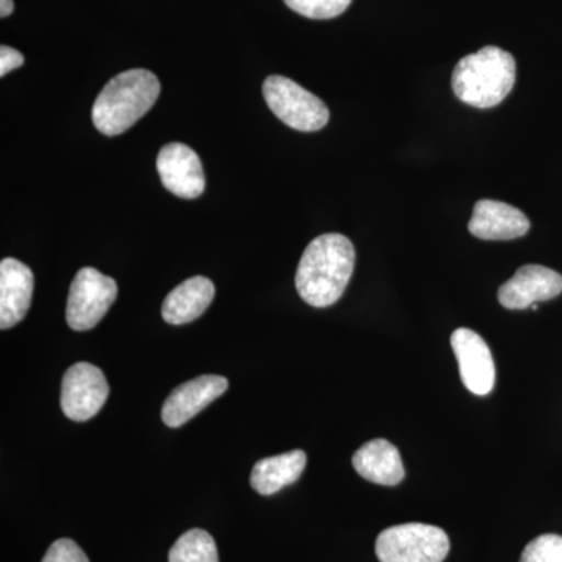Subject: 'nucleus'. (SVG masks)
Returning <instances> with one entry per match:
<instances>
[{"mask_svg":"<svg viewBox=\"0 0 562 562\" xmlns=\"http://www.w3.org/2000/svg\"><path fill=\"white\" fill-rule=\"evenodd\" d=\"M213 281L206 277H192L169 292L162 303V319L171 325H184L201 317L214 299Z\"/></svg>","mask_w":562,"mask_h":562,"instance_id":"15","label":"nucleus"},{"mask_svg":"<svg viewBox=\"0 0 562 562\" xmlns=\"http://www.w3.org/2000/svg\"><path fill=\"white\" fill-rule=\"evenodd\" d=\"M169 562H220V553L210 532L192 528L173 543Z\"/></svg>","mask_w":562,"mask_h":562,"instance_id":"17","label":"nucleus"},{"mask_svg":"<svg viewBox=\"0 0 562 562\" xmlns=\"http://www.w3.org/2000/svg\"><path fill=\"white\" fill-rule=\"evenodd\" d=\"M284 3L310 20H331L349 9L351 0H284Z\"/></svg>","mask_w":562,"mask_h":562,"instance_id":"18","label":"nucleus"},{"mask_svg":"<svg viewBox=\"0 0 562 562\" xmlns=\"http://www.w3.org/2000/svg\"><path fill=\"white\" fill-rule=\"evenodd\" d=\"M117 297V283L94 268L77 272L70 284L66 321L72 330L87 331L94 328L109 313Z\"/></svg>","mask_w":562,"mask_h":562,"instance_id":"6","label":"nucleus"},{"mask_svg":"<svg viewBox=\"0 0 562 562\" xmlns=\"http://www.w3.org/2000/svg\"><path fill=\"white\" fill-rule=\"evenodd\" d=\"M520 562H562V538L542 535L525 547Z\"/></svg>","mask_w":562,"mask_h":562,"instance_id":"19","label":"nucleus"},{"mask_svg":"<svg viewBox=\"0 0 562 562\" xmlns=\"http://www.w3.org/2000/svg\"><path fill=\"white\" fill-rule=\"evenodd\" d=\"M110 386L101 369L90 362L70 366L63 376L60 405L74 422H87L101 412L109 398Z\"/></svg>","mask_w":562,"mask_h":562,"instance_id":"7","label":"nucleus"},{"mask_svg":"<svg viewBox=\"0 0 562 562\" xmlns=\"http://www.w3.org/2000/svg\"><path fill=\"white\" fill-rule=\"evenodd\" d=\"M162 187L181 199H198L205 191V172L199 155L181 143L166 144L157 158Z\"/></svg>","mask_w":562,"mask_h":562,"instance_id":"8","label":"nucleus"},{"mask_svg":"<svg viewBox=\"0 0 562 562\" xmlns=\"http://www.w3.org/2000/svg\"><path fill=\"white\" fill-rule=\"evenodd\" d=\"M450 342L460 364L464 386L475 395L490 394L495 383V364L490 347L482 336L471 328H458Z\"/></svg>","mask_w":562,"mask_h":562,"instance_id":"9","label":"nucleus"},{"mask_svg":"<svg viewBox=\"0 0 562 562\" xmlns=\"http://www.w3.org/2000/svg\"><path fill=\"white\" fill-rule=\"evenodd\" d=\"M33 272L24 262L5 258L0 262V328L14 327L32 305Z\"/></svg>","mask_w":562,"mask_h":562,"instance_id":"13","label":"nucleus"},{"mask_svg":"<svg viewBox=\"0 0 562 562\" xmlns=\"http://www.w3.org/2000/svg\"><path fill=\"white\" fill-rule=\"evenodd\" d=\"M306 468L303 450L265 458L254 465L250 484L260 495H272L301 479Z\"/></svg>","mask_w":562,"mask_h":562,"instance_id":"16","label":"nucleus"},{"mask_svg":"<svg viewBox=\"0 0 562 562\" xmlns=\"http://www.w3.org/2000/svg\"><path fill=\"white\" fill-rule=\"evenodd\" d=\"M262 94L272 113L294 131L317 132L330 120V111L317 95L286 77H268Z\"/></svg>","mask_w":562,"mask_h":562,"instance_id":"5","label":"nucleus"},{"mask_svg":"<svg viewBox=\"0 0 562 562\" xmlns=\"http://www.w3.org/2000/svg\"><path fill=\"white\" fill-rule=\"evenodd\" d=\"M562 292V276L546 266H522L498 290V302L508 310H527L535 303L552 301Z\"/></svg>","mask_w":562,"mask_h":562,"instance_id":"10","label":"nucleus"},{"mask_svg":"<svg viewBox=\"0 0 562 562\" xmlns=\"http://www.w3.org/2000/svg\"><path fill=\"white\" fill-rule=\"evenodd\" d=\"M14 3L13 0H0V16L9 18L13 13Z\"/></svg>","mask_w":562,"mask_h":562,"instance_id":"22","label":"nucleus"},{"mask_svg":"<svg viewBox=\"0 0 562 562\" xmlns=\"http://www.w3.org/2000/svg\"><path fill=\"white\" fill-rule=\"evenodd\" d=\"M24 65V55L13 47H0V77H5L11 70L21 68Z\"/></svg>","mask_w":562,"mask_h":562,"instance_id":"21","label":"nucleus"},{"mask_svg":"<svg viewBox=\"0 0 562 562\" xmlns=\"http://www.w3.org/2000/svg\"><path fill=\"white\" fill-rule=\"evenodd\" d=\"M530 231V221L522 211L497 201L476 202L469 232L484 241H509L522 238Z\"/></svg>","mask_w":562,"mask_h":562,"instance_id":"12","label":"nucleus"},{"mask_svg":"<svg viewBox=\"0 0 562 562\" xmlns=\"http://www.w3.org/2000/svg\"><path fill=\"white\" fill-rule=\"evenodd\" d=\"M43 562H90L72 539H58L49 547Z\"/></svg>","mask_w":562,"mask_h":562,"instance_id":"20","label":"nucleus"},{"mask_svg":"<svg viewBox=\"0 0 562 562\" xmlns=\"http://www.w3.org/2000/svg\"><path fill=\"white\" fill-rule=\"evenodd\" d=\"M228 390V380L221 375H201L180 384L161 409V419L168 427L179 428Z\"/></svg>","mask_w":562,"mask_h":562,"instance_id":"11","label":"nucleus"},{"mask_svg":"<svg viewBox=\"0 0 562 562\" xmlns=\"http://www.w3.org/2000/svg\"><path fill=\"white\" fill-rule=\"evenodd\" d=\"M516 83V60L501 47L487 46L458 61L452 87L461 102L475 109H494Z\"/></svg>","mask_w":562,"mask_h":562,"instance_id":"3","label":"nucleus"},{"mask_svg":"<svg viewBox=\"0 0 562 562\" xmlns=\"http://www.w3.org/2000/svg\"><path fill=\"white\" fill-rule=\"evenodd\" d=\"M160 80L147 69L117 74L103 87L92 106V122L106 136H117L133 127L155 105Z\"/></svg>","mask_w":562,"mask_h":562,"instance_id":"2","label":"nucleus"},{"mask_svg":"<svg viewBox=\"0 0 562 562\" xmlns=\"http://www.w3.org/2000/svg\"><path fill=\"white\" fill-rule=\"evenodd\" d=\"M449 550L447 532L427 524L395 525L380 532L375 542L380 562H442Z\"/></svg>","mask_w":562,"mask_h":562,"instance_id":"4","label":"nucleus"},{"mask_svg":"<svg viewBox=\"0 0 562 562\" xmlns=\"http://www.w3.org/2000/svg\"><path fill=\"white\" fill-rule=\"evenodd\" d=\"M353 468L362 479L382 486H397L405 479L401 453L386 439H373L358 449Z\"/></svg>","mask_w":562,"mask_h":562,"instance_id":"14","label":"nucleus"},{"mask_svg":"<svg viewBox=\"0 0 562 562\" xmlns=\"http://www.w3.org/2000/svg\"><path fill=\"white\" fill-rule=\"evenodd\" d=\"M355 247L339 233L317 236L303 251L295 273L299 295L314 306L327 308L342 297L355 269Z\"/></svg>","mask_w":562,"mask_h":562,"instance_id":"1","label":"nucleus"}]
</instances>
